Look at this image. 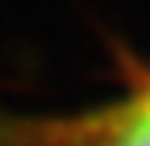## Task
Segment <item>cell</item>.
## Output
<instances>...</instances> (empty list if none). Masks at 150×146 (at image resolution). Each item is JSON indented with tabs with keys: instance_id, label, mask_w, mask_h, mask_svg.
Listing matches in <instances>:
<instances>
[{
	"instance_id": "cell-1",
	"label": "cell",
	"mask_w": 150,
	"mask_h": 146,
	"mask_svg": "<svg viewBox=\"0 0 150 146\" xmlns=\"http://www.w3.org/2000/svg\"><path fill=\"white\" fill-rule=\"evenodd\" d=\"M108 146H150V85L119 115L115 131L108 135Z\"/></svg>"
}]
</instances>
